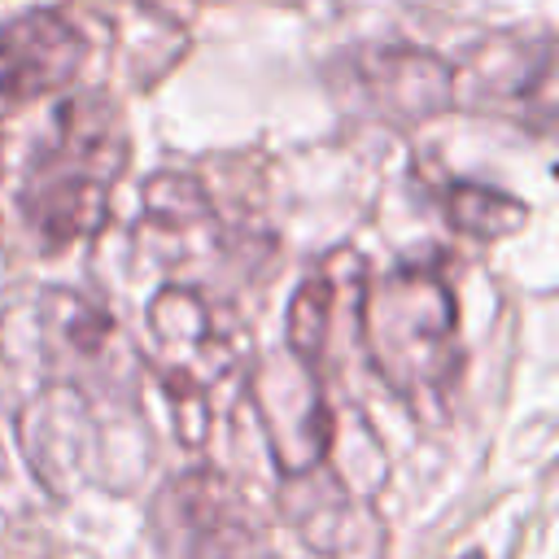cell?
Returning a JSON list of instances; mask_svg holds the SVG:
<instances>
[{"label":"cell","instance_id":"8","mask_svg":"<svg viewBox=\"0 0 559 559\" xmlns=\"http://www.w3.org/2000/svg\"><path fill=\"white\" fill-rule=\"evenodd\" d=\"M144 240L157 249L166 266H192L223 249L227 231L210 205V192L192 175L162 170L144 183Z\"/></svg>","mask_w":559,"mask_h":559},{"label":"cell","instance_id":"3","mask_svg":"<svg viewBox=\"0 0 559 559\" xmlns=\"http://www.w3.org/2000/svg\"><path fill=\"white\" fill-rule=\"evenodd\" d=\"M144 323L166 389L192 411H201L205 393L231 380L249 358V328L240 314L197 284H162Z\"/></svg>","mask_w":559,"mask_h":559},{"label":"cell","instance_id":"1","mask_svg":"<svg viewBox=\"0 0 559 559\" xmlns=\"http://www.w3.org/2000/svg\"><path fill=\"white\" fill-rule=\"evenodd\" d=\"M127 170V127L114 100L70 96L22 175V218L44 253H61L100 231L109 197Z\"/></svg>","mask_w":559,"mask_h":559},{"label":"cell","instance_id":"5","mask_svg":"<svg viewBox=\"0 0 559 559\" xmlns=\"http://www.w3.org/2000/svg\"><path fill=\"white\" fill-rule=\"evenodd\" d=\"M249 397H253V411L262 419L275 467L288 480L319 472L328 450H332V437H336V415L323 397L314 367L301 362L297 354L266 358L249 384Z\"/></svg>","mask_w":559,"mask_h":559},{"label":"cell","instance_id":"2","mask_svg":"<svg viewBox=\"0 0 559 559\" xmlns=\"http://www.w3.org/2000/svg\"><path fill=\"white\" fill-rule=\"evenodd\" d=\"M358 332L384 384L411 402L445 389L459 367V306L428 266H397L358 288Z\"/></svg>","mask_w":559,"mask_h":559},{"label":"cell","instance_id":"10","mask_svg":"<svg viewBox=\"0 0 559 559\" xmlns=\"http://www.w3.org/2000/svg\"><path fill=\"white\" fill-rule=\"evenodd\" d=\"M376 96L384 100L389 114H406V118H424L450 105V70L432 57H415V52H397V57H380L376 79H371Z\"/></svg>","mask_w":559,"mask_h":559},{"label":"cell","instance_id":"9","mask_svg":"<svg viewBox=\"0 0 559 559\" xmlns=\"http://www.w3.org/2000/svg\"><path fill=\"white\" fill-rule=\"evenodd\" d=\"M362 258L358 253H332L288 301V354H297L301 362H319V354L328 349L332 336V319L341 297L362 288Z\"/></svg>","mask_w":559,"mask_h":559},{"label":"cell","instance_id":"4","mask_svg":"<svg viewBox=\"0 0 559 559\" xmlns=\"http://www.w3.org/2000/svg\"><path fill=\"white\" fill-rule=\"evenodd\" d=\"M153 528L166 559H275L249 502L214 472L175 476L153 507Z\"/></svg>","mask_w":559,"mask_h":559},{"label":"cell","instance_id":"6","mask_svg":"<svg viewBox=\"0 0 559 559\" xmlns=\"http://www.w3.org/2000/svg\"><path fill=\"white\" fill-rule=\"evenodd\" d=\"M87 44L79 26L52 9L22 13L0 26V118L35 105L39 96L66 87L83 70Z\"/></svg>","mask_w":559,"mask_h":559},{"label":"cell","instance_id":"7","mask_svg":"<svg viewBox=\"0 0 559 559\" xmlns=\"http://www.w3.org/2000/svg\"><path fill=\"white\" fill-rule=\"evenodd\" d=\"M17 437L31 459V472L52 493H70L96 463V415L74 380L39 389L17 419Z\"/></svg>","mask_w":559,"mask_h":559},{"label":"cell","instance_id":"11","mask_svg":"<svg viewBox=\"0 0 559 559\" xmlns=\"http://www.w3.org/2000/svg\"><path fill=\"white\" fill-rule=\"evenodd\" d=\"M445 218L476 240H498L524 227L528 205H520L515 197L498 192V188H476V183H454L445 192Z\"/></svg>","mask_w":559,"mask_h":559}]
</instances>
